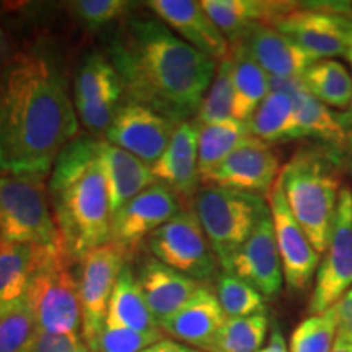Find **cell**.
<instances>
[{
    "mask_svg": "<svg viewBox=\"0 0 352 352\" xmlns=\"http://www.w3.org/2000/svg\"><path fill=\"white\" fill-rule=\"evenodd\" d=\"M67 82L44 56L16 57L0 74V170L41 175L77 138Z\"/></svg>",
    "mask_w": 352,
    "mask_h": 352,
    "instance_id": "cell-1",
    "label": "cell"
},
{
    "mask_svg": "<svg viewBox=\"0 0 352 352\" xmlns=\"http://www.w3.org/2000/svg\"><path fill=\"white\" fill-rule=\"evenodd\" d=\"M127 101L176 124L191 121L214 80L217 63L178 38L160 19L129 16L108 46Z\"/></svg>",
    "mask_w": 352,
    "mask_h": 352,
    "instance_id": "cell-2",
    "label": "cell"
},
{
    "mask_svg": "<svg viewBox=\"0 0 352 352\" xmlns=\"http://www.w3.org/2000/svg\"><path fill=\"white\" fill-rule=\"evenodd\" d=\"M98 145V139L77 135L56 158L47 182L60 241L74 263L111 240V209Z\"/></svg>",
    "mask_w": 352,
    "mask_h": 352,
    "instance_id": "cell-3",
    "label": "cell"
},
{
    "mask_svg": "<svg viewBox=\"0 0 352 352\" xmlns=\"http://www.w3.org/2000/svg\"><path fill=\"white\" fill-rule=\"evenodd\" d=\"M340 168L328 147H305L283 166L279 179L298 226L320 254L327 252L340 201Z\"/></svg>",
    "mask_w": 352,
    "mask_h": 352,
    "instance_id": "cell-4",
    "label": "cell"
},
{
    "mask_svg": "<svg viewBox=\"0 0 352 352\" xmlns=\"http://www.w3.org/2000/svg\"><path fill=\"white\" fill-rule=\"evenodd\" d=\"M72 264L63 245L39 246L26 303L41 331L72 334L82 327L78 277Z\"/></svg>",
    "mask_w": 352,
    "mask_h": 352,
    "instance_id": "cell-5",
    "label": "cell"
},
{
    "mask_svg": "<svg viewBox=\"0 0 352 352\" xmlns=\"http://www.w3.org/2000/svg\"><path fill=\"white\" fill-rule=\"evenodd\" d=\"M267 208L264 197L256 195L206 184L197 189L195 212L223 272Z\"/></svg>",
    "mask_w": 352,
    "mask_h": 352,
    "instance_id": "cell-6",
    "label": "cell"
},
{
    "mask_svg": "<svg viewBox=\"0 0 352 352\" xmlns=\"http://www.w3.org/2000/svg\"><path fill=\"white\" fill-rule=\"evenodd\" d=\"M0 239L7 243L63 245L50 208L46 176H0Z\"/></svg>",
    "mask_w": 352,
    "mask_h": 352,
    "instance_id": "cell-7",
    "label": "cell"
},
{
    "mask_svg": "<svg viewBox=\"0 0 352 352\" xmlns=\"http://www.w3.org/2000/svg\"><path fill=\"white\" fill-rule=\"evenodd\" d=\"M151 254L171 270L197 280L217 279V258L195 209H182L145 240Z\"/></svg>",
    "mask_w": 352,
    "mask_h": 352,
    "instance_id": "cell-8",
    "label": "cell"
},
{
    "mask_svg": "<svg viewBox=\"0 0 352 352\" xmlns=\"http://www.w3.org/2000/svg\"><path fill=\"white\" fill-rule=\"evenodd\" d=\"M316 60L347 56L352 50V3L302 2L274 25Z\"/></svg>",
    "mask_w": 352,
    "mask_h": 352,
    "instance_id": "cell-9",
    "label": "cell"
},
{
    "mask_svg": "<svg viewBox=\"0 0 352 352\" xmlns=\"http://www.w3.org/2000/svg\"><path fill=\"white\" fill-rule=\"evenodd\" d=\"M352 289V191L342 188L327 252L315 277L308 311L318 315L329 310Z\"/></svg>",
    "mask_w": 352,
    "mask_h": 352,
    "instance_id": "cell-10",
    "label": "cell"
},
{
    "mask_svg": "<svg viewBox=\"0 0 352 352\" xmlns=\"http://www.w3.org/2000/svg\"><path fill=\"white\" fill-rule=\"evenodd\" d=\"M124 96L121 78L107 56L90 52L78 65L74 80V104L82 124L98 134L107 132Z\"/></svg>",
    "mask_w": 352,
    "mask_h": 352,
    "instance_id": "cell-11",
    "label": "cell"
},
{
    "mask_svg": "<svg viewBox=\"0 0 352 352\" xmlns=\"http://www.w3.org/2000/svg\"><path fill=\"white\" fill-rule=\"evenodd\" d=\"M182 199L162 183H153L111 215V240L131 256L157 228L182 210Z\"/></svg>",
    "mask_w": 352,
    "mask_h": 352,
    "instance_id": "cell-12",
    "label": "cell"
},
{
    "mask_svg": "<svg viewBox=\"0 0 352 352\" xmlns=\"http://www.w3.org/2000/svg\"><path fill=\"white\" fill-rule=\"evenodd\" d=\"M127 256L108 243L87 253L78 264V294L82 307V338L91 340L107 321L109 298Z\"/></svg>",
    "mask_w": 352,
    "mask_h": 352,
    "instance_id": "cell-13",
    "label": "cell"
},
{
    "mask_svg": "<svg viewBox=\"0 0 352 352\" xmlns=\"http://www.w3.org/2000/svg\"><path fill=\"white\" fill-rule=\"evenodd\" d=\"M176 126L152 108L126 101L114 114L104 140L152 165L164 155Z\"/></svg>",
    "mask_w": 352,
    "mask_h": 352,
    "instance_id": "cell-14",
    "label": "cell"
},
{
    "mask_svg": "<svg viewBox=\"0 0 352 352\" xmlns=\"http://www.w3.org/2000/svg\"><path fill=\"white\" fill-rule=\"evenodd\" d=\"M270 209L274 223L277 252L283 263L284 280L289 289L302 292L308 289L318 271L320 253L294 217L279 178L276 179L270 195Z\"/></svg>",
    "mask_w": 352,
    "mask_h": 352,
    "instance_id": "cell-15",
    "label": "cell"
},
{
    "mask_svg": "<svg viewBox=\"0 0 352 352\" xmlns=\"http://www.w3.org/2000/svg\"><path fill=\"white\" fill-rule=\"evenodd\" d=\"M279 178V157L270 144L248 138L226 160L202 179L206 186H219L232 191L270 197Z\"/></svg>",
    "mask_w": 352,
    "mask_h": 352,
    "instance_id": "cell-16",
    "label": "cell"
},
{
    "mask_svg": "<svg viewBox=\"0 0 352 352\" xmlns=\"http://www.w3.org/2000/svg\"><path fill=\"white\" fill-rule=\"evenodd\" d=\"M226 272L235 274L253 285L267 300L279 296L283 290L284 274L270 208L264 210L253 233L232 259L230 267Z\"/></svg>",
    "mask_w": 352,
    "mask_h": 352,
    "instance_id": "cell-17",
    "label": "cell"
},
{
    "mask_svg": "<svg viewBox=\"0 0 352 352\" xmlns=\"http://www.w3.org/2000/svg\"><path fill=\"white\" fill-rule=\"evenodd\" d=\"M145 6L155 15L183 36L197 51L212 59L223 60L230 56V43L215 26L208 13L195 0H151Z\"/></svg>",
    "mask_w": 352,
    "mask_h": 352,
    "instance_id": "cell-18",
    "label": "cell"
},
{
    "mask_svg": "<svg viewBox=\"0 0 352 352\" xmlns=\"http://www.w3.org/2000/svg\"><path fill=\"white\" fill-rule=\"evenodd\" d=\"M157 183L165 184L179 199L195 197L199 189V126L195 121L176 126L168 147L151 165Z\"/></svg>",
    "mask_w": 352,
    "mask_h": 352,
    "instance_id": "cell-19",
    "label": "cell"
},
{
    "mask_svg": "<svg viewBox=\"0 0 352 352\" xmlns=\"http://www.w3.org/2000/svg\"><path fill=\"white\" fill-rule=\"evenodd\" d=\"M302 2L289 0H202L201 7L230 44L240 43L254 25L274 26Z\"/></svg>",
    "mask_w": 352,
    "mask_h": 352,
    "instance_id": "cell-20",
    "label": "cell"
},
{
    "mask_svg": "<svg viewBox=\"0 0 352 352\" xmlns=\"http://www.w3.org/2000/svg\"><path fill=\"white\" fill-rule=\"evenodd\" d=\"M271 91H280L290 96L296 113L298 139H318L324 147H340L347 139V132L338 122L336 114L327 104L308 91L302 77H270Z\"/></svg>",
    "mask_w": 352,
    "mask_h": 352,
    "instance_id": "cell-21",
    "label": "cell"
},
{
    "mask_svg": "<svg viewBox=\"0 0 352 352\" xmlns=\"http://www.w3.org/2000/svg\"><path fill=\"white\" fill-rule=\"evenodd\" d=\"M270 77H302L316 59L274 26L254 25L240 41Z\"/></svg>",
    "mask_w": 352,
    "mask_h": 352,
    "instance_id": "cell-22",
    "label": "cell"
},
{
    "mask_svg": "<svg viewBox=\"0 0 352 352\" xmlns=\"http://www.w3.org/2000/svg\"><path fill=\"white\" fill-rule=\"evenodd\" d=\"M226 320L214 290L201 284L192 297L160 324V329L175 340L206 351Z\"/></svg>",
    "mask_w": 352,
    "mask_h": 352,
    "instance_id": "cell-23",
    "label": "cell"
},
{
    "mask_svg": "<svg viewBox=\"0 0 352 352\" xmlns=\"http://www.w3.org/2000/svg\"><path fill=\"white\" fill-rule=\"evenodd\" d=\"M138 280L158 327L176 314L201 285L197 280L171 270L153 256L140 263Z\"/></svg>",
    "mask_w": 352,
    "mask_h": 352,
    "instance_id": "cell-24",
    "label": "cell"
},
{
    "mask_svg": "<svg viewBox=\"0 0 352 352\" xmlns=\"http://www.w3.org/2000/svg\"><path fill=\"white\" fill-rule=\"evenodd\" d=\"M98 162L107 182L111 215L157 183L148 164L107 140H100Z\"/></svg>",
    "mask_w": 352,
    "mask_h": 352,
    "instance_id": "cell-25",
    "label": "cell"
},
{
    "mask_svg": "<svg viewBox=\"0 0 352 352\" xmlns=\"http://www.w3.org/2000/svg\"><path fill=\"white\" fill-rule=\"evenodd\" d=\"M107 324L121 327L134 331H157L155 316L145 302L138 274L129 263L124 264L114 285L113 296L109 298Z\"/></svg>",
    "mask_w": 352,
    "mask_h": 352,
    "instance_id": "cell-26",
    "label": "cell"
},
{
    "mask_svg": "<svg viewBox=\"0 0 352 352\" xmlns=\"http://www.w3.org/2000/svg\"><path fill=\"white\" fill-rule=\"evenodd\" d=\"M230 59L233 91H235L233 116L235 120L250 121L271 91L270 76L241 43L232 44Z\"/></svg>",
    "mask_w": 352,
    "mask_h": 352,
    "instance_id": "cell-27",
    "label": "cell"
},
{
    "mask_svg": "<svg viewBox=\"0 0 352 352\" xmlns=\"http://www.w3.org/2000/svg\"><path fill=\"white\" fill-rule=\"evenodd\" d=\"M38 252L32 243H0V314L26 298Z\"/></svg>",
    "mask_w": 352,
    "mask_h": 352,
    "instance_id": "cell-28",
    "label": "cell"
},
{
    "mask_svg": "<svg viewBox=\"0 0 352 352\" xmlns=\"http://www.w3.org/2000/svg\"><path fill=\"white\" fill-rule=\"evenodd\" d=\"M248 124L253 138L270 145L298 139L294 103L289 95L280 91L267 94Z\"/></svg>",
    "mask_w": 352,
    "mask_h": 352,
    "instance_id": "cell-29",
    "label": "cell"
},
{
    "mask_svg": "<svg viewBox=\"0 0 352 352\" xmlns=\"http://www.w3.org/2000/svg\"><path fill=\"white\" fill-rule=\"evenodd\" d=\"M252 138L248 121L228 120L199 126V175L208 178L245 139Z\"/></svg>",
    "mask_w": 352,
    "mask_h": 352,
    "instance_id": "cell-30",
    "label": "cell"
},
{
    "mask_svg": "<svg viewBox=\"0 0 352 352\" xmlns=\"http://www.w3.org/2000/svg\"><path fill=\"white\" fill-rule=\"evenodd\" d=\"M311 95L321 103L346 111L352 101V76L338 60H316L302 76Z\"/></svg>",
    "mask_w": 352,
    "mask_h": 352,
    "instance_id": "cell-31",
    "label": "cell"
},
{
    "mask_svg": "<svg viewBox=\"0 0 352 352\" xmlns=\"http://www.w3.org/2000/svg\"><path fill=\"white\" fill-rule=\"evenodd\" d=\"M270 331L266 314H256L240 318H227L220 327L208 352H258Z\"/></svg>",
    "mask_w": 352,
    "mask_h": 352,
    "instance_id": "cell-32",
    "label": "cell"
},
{
    "mask_svg": "<svg viewBox=\"0 0 352 352\" xmlns=\"http://www.w3.org/2000/svg\"><path fill=\"white\" fill-rule=\"evenodd\" d=\"M233 104H235V91H233L232 80V59L228 56L227 59L220 60L217 64L214 80L202 100L195 122L197 126H208L235 120Z\"/></svg>",
    "mask_w": 352,
    "mask_h": 352,
    "instance_id": "cell-33",
    "label": "cell"
},
{
    "mask_svg": "<svg viewBox=\"0 0 352 352\" xmlns=\"http://www.w3.org/2000/svg\"><path fill=\"white\" fill-rule=\"evenodd\" d=\"M215 296L227 318L264 314L266 310V302L261 294L230 272H220L217 276Z\"/></svg>",
    "mask_w": 352,
    "mask_h": 352,
    "instance_id": "cell-34",
    "label": "cell"
},
{
    "mask_svg": "<svg viewBox=\"0 0 352 352\" xmlns=\"http://www.w3.org/2000/svg\"><path fill=\"white\" fill-rule=\"evenodd\" d=\"M336 308L318 315H310L292 331L289 352H329L336 342Z\"/></svg>",
    "mask_w": 352,
    "mask_h": 352,
    "instance_id": "cell-35",
    "label": "cell"
},
{
    "mask_svg": "<svg viewBox=\"0 0 352 352\" xmlns=\"http://www.w3.org/2000/svg\"><path fill=\"white\" fill-rule=\"evenodd\" d=\"M164 340V331H134L121 327L103 324V328L85 344L91 352H140Z\"/></svg>",
    "mask_w": 352,
    "mask_h": 352,
    "instance_id": "cell-36",
    "label": "cell"
},
{
    "mask_svg": "<svg viewBox=\"0 0 352 352\" xmlns=\"http://www.w3.org/2000/svg\"><path fill=\"white\" fill-rule=\"evenodd\" d=\"M36 329V321L33 318L26 298L2 311L0 314V352H25Z\"/></svg>",
    "mask_w": 352,
    "mask_h": 352,
    "instance_id": "cell-37",
    "label": "cell"
},
{
    "mask_svg": "<svg viewBox=\"0 0 352 352\" xmlns=\"http://www.w3.org/2000/svg\"><path fill=\"white\" fill-rule=\"evenodd\" d=\"M129 8L124 0H78L70 3V10L76 19L82 21L88 30H100L113 23Z\"/></svg>",
    "mask_w": 352,
    "mask_h": 352,
    "instance_id": "cell-38",
    "label": "cell"
},
{
    "mask_svg": "<svg viewBox=\"0 0 352 352\" xmlns=\"http://www.w3.org/2000/svg\"><path fill=\"white\" fill-rule=\"evenodd\" d=\"M85 344L78 333L54 334L36 329L25 352H77Z\"/></svg>",
    "mask_w": 352,
    "mask_h": 352,
    "instance_id": "cell-39",
    "label": "cell"
},
{
    "mask_svg": "<svg viewBox=\"0 0 352 352\" xmlns=\"http://www.w3.org/2000/svg\"><path fill=\"white\" fill-rule=\"evenodd\" d=\"M338 316V338L352 342V289L334 305Z\"/></svg>",
    "mask_w": 352,
    "mask_h": 352,
    "instance_id": "cell-40",
    "label": "cell"
},
{
    "mask_svg": "<svg viewBox=\"0 0 352 352\" xmlns=\"http://www.w3.org/2000/svg\"><path fill=\"white\" fill-rule=\"evenodd\" d=\"M329 152L333 153V157L336 158L338 165L341 168H344L352 175V132H347V139L344 144L340 145V147H328Z\"/></svg>",
    "mask_w": 352,
    "mask_h": 352,
    "instance_id": "cell-41",
    "label": "cell"
},
{
    "mask_svg": "<svg viewBox=\"0 0 352 352\" xmlns=\"http://www.w3.org/2000/svg\"><path fill=\"white\" fill-rule=\"evenodd\" d=\"M140 352H196V351L189 349V347L179 344V342H176L173 340H162Z\"/></svg>",
    "mask_w": 352,
    "mask_h": 352,
    "instance_id": "cell-42",
    "label": "cell"
},
{
    "mask_svg": "<svg viewBox=\"0 0 352 352\" xmlns=\"http://www.w3.org/2000/svg\"><path fill=\"white\" fill-rule=\"evenodd\" d=\"M258 352H289V347L285 344V340L279 328L277 327L272 328L270 342H267V344L264 346L263 349H259Z\"/></svg>",
    "mask_w": 352,
    "mask_h": 352,
    "instance_id": "cell-43",
    "label": "cell"
},
{
    "mask_svg": "<svg viewBox=\"0 0 352 352\" xmlns=\"http://www.w3.org/2000/svg\"><path fill=\"white\" fill-rule=\"evenodd\" d=\"M336 118H338V122H340L342 129H344L346 132H352V101L346 111L336 113Z\"/></svg>",
    "mask_w": 352,
    "mask_h": 352,
    "instance_id": "cell-44",
    "label": "cell"
},
{
    "mask_svg": "<svg viewBox=\"0 0 352 352\" xmlns=\"http://www.w3.org/2000/svg\"><path fill=\"white\" fill-rule=\"evenodd\" d=\"M329 352H352V342L351 341H346V340H341V338H338L336 342H334L333 349Z\"/></svg>",
    "mask_w": 352,
    "mask_h": 352,
    "instance_id": "cell-45",
    "label": "cell"
},
{
    "mask_svg": "<svg viewBox=\"0 0 352 352\" xmlns=\"http://www.w3.org/2000/svg\"><path fill=\"white\" fill-rule=\"evenodd\" d=\"M77 352H91L90 349H88V347H87V344H83L82 347H80V349H78Z\"/></svg>",
    "mask_w": 352,
    "mask_h": 352,
    "instance_id": "cell-46",
    "label": "cell"
},
{
    "mask_svg": "<svg viewBox=\"0 0 352 352\" xmlns=\"http://www.w3.org/2000/svg\"><path fill=\"white\" fill-rule=\"evenodd\" d=\"M346 59H347V60H349V63H351V64H352V50H351V51H349V52H347V56H346Z\"/></svg>",
    "mask_w": 352,
    "mask_h": 352,
    "instance_id": "cell-47",
    "label": "cell"
},
{
    "mask_svg": "<svg viewBox=\"0 0 352 352\" xmlns=\"http://www.w3.org/2000/svg\"><path fill=\"white\" fill-rule=\"evenodd\" d=\"M0 243H2V239H0Z\"/></svg>",
    "mask_w": 352,
    "mask_h": 352,
    "instance_id": "cell-48",
    "label": "cell"
}]
</instances>
